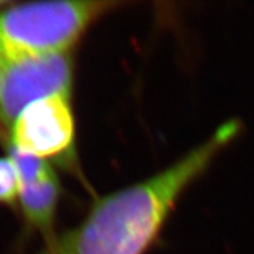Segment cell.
I'll return each instance as SVG.
<instances>
[{
  "label": "cell",
  "instance_id": "obj_5",
  "mask_svg": "<svg viewBox=\"0 0 254 254\" xmlns=\"http://www.w3.org/2000/svg\"><path fill=\"white\" fill-rule=\"evenodd\" d=\"M60 183L57 175L42 183L21 187L20 201L27 222L46 235V240L54 236V222L60 200Z\"/></svg>",
  "mask_w": 254,
  "mask_h": 254
},
{
  "label": "cell",
  "instance_id": "obj_9",
  "mask_svg": "<svg viewBox=\"0 0 254 254\" xmlns=\"http://www.w3.org/2000/svg\"><path fill=\"white\" fill-rule=\"evenodd\" d=\"M0 5H1V3H0Z\"/></svg>",
  "mask_w": 254,
  "mask_h": 254
},
{
  "label": "cell",
  "instance_id": "obj_7",
  "mask_svg": "<svg viewBox=\"0 0 254 254\" xmlns=\"http://www.w3.org/2000/svg\"><path fill=\"white\" fill-rule=\"evenodd\" d=\"M20 190V179L10 157H0V202L10 204L18 200Z\"/></svg>",
  "mask_w": 254,
  "mask_h": 254
},
{
  "label": "cell",
  "instance_id": "obj_2",
  "mask_svg": "<svg viewBox=\"0 0 254 254\" xmlns=\"http://www.w3.org/2000/svg\"><path fill=\"white\" fill-rule=\"evenodd\" d=\"M120 5L114 1H43L0 10L3 61L65 54L95 21Z\"/></svg>",
  "mask_w": 254,
  "mask_h": 254
},
{
  "label": "cell",
  "instance_id": "obj_1",
  "mask_svg": "<svg viewBox=\"0 0 254 254\" xmlns=\"http://www.w3.org/2000/svg\"><path fill=\"white\" fill-rule=\"evenodd\" d=\"M239 130L238 121L224 122L162 171L99 198L78 226L47 239L37 254H144L184 190L204 174Z\"/></svg>",
  "mask_w": 254,
  "mask_h": 254
},
{
  "label": "cell",
  "instance_id": "obj_3",
  "mask_svg": "<svg viewBox=\"0 0 254 254\" xmlns=\"http://www.w3.org/2000/svg\"><path fill=\"white\" fill-rule=\"evenodd\" d=\"M73 63L69 52L37 55L4 63L0 124L10 128L31 103L55 95L70 96Z\"/></svg>",
  "mask_w": 254,
  "mask_h": 254
},
{
  "label": "cell",
  "instance_id": "obj_8",
  "mask_svg": "<svg viewBox=\"0 0 254 254\" xmlns=\"http://www.w3.org/2000/svg\"><path fill=\"white\" fill-rule=\"evenodd\" d=\"M3 70H4V61L0 57V92H1V82H3ZM1 126V124H0Z\"/></svg>",
  "mask_w": 254,
  "mask_h": 254
},
{
  "label": "cell",
  "instance_id": "obj_6",
  "mask_svg": "<svg viewBox=\"0 0 254 254\" xmlns=\"http://www.w3.org/2000/svg\"><path fill=\"white\" fill-rule=\"evenodd\" d=\"M8 156L16 167L21 187L42 183V182L48 181L50 178L56 175L47 160L17 151L12 147H10Z\"/></svg>",
  "mask_w": 254,
  "mask_h": 254
},
{
  "label": "cell",
  "instance_id": "obj_4",
  "mask_svg": "<svg viewBox=\"0 0 254 254\" xmlns=\"http://www.w3.org/2000/svg\"><path fill=\"white\" fill-rule=\"evenodd\" d=\"M10 147L43 160L65 157L74 145L75 122L70 96L34 101L10 126Z\"/></svg>",
  "mask_w": 254,
  "mask_h": 254
}]
</instances>
